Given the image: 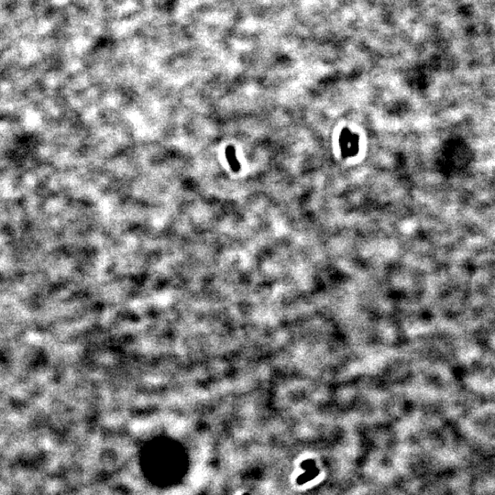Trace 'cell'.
Segmentation results:
<instances>
[{
    "instance_id": "7a4b0ae2",
    "label": "cell",
    "mask_w": 495,
    "mask_h": 495,
    "mask_svg": "<svg viewBox=\"0 0 495 495\" xmlns=\"http://www.w3.org/2000/svg\"><path fill=\"white\" fill-rule=\"evenodd\" d=\"M226 158L229 162L230 168L232 169L234 172H238L240 168V165H239L237 156H236V150L232 146H229L226 149Z\"/></svg>"
},
{
    "instance_id": "6da1fadb",
    "label": "cell",
    "mask_w": 495,
    "mask_h": 495,
    "mask_svg": "<svg viewBox=\"0 0 495 495\" xmlns=\"http://www.w3.org/2000/svg\"><path fill=\"white\" fill-rule=\"evenodd\" d=\"M341 145L343 154L346 156L353 155L358 150V139L351 131L345 130L341 134Z\"/></svg>"
}]
</instances>
